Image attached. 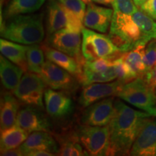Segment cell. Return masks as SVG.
<instances>
[{"mask_svg": "<svg viewBox=\"0 0 156 156\" xmlns=\"http://www.w3.org/2000/svg\"><path fill=\"white\" fill-rule=\"evenodd\" d=\"M108 36L125 53L156 39V21L142 9L132 15L114 11Z\"/></svg>", "mask_w": 156, "mask_h": 156, "instance_id": "1", "label": "cell"}, {"mask_svg": "<svg viewBox=\"0 0 156 156\" xmlns=\"http://www.w3.org/2000/svg\"><path fill=\"white\" fill-rule=\"evenodd\" d=\"M147 112L136 111L120 100L114 102V114L110 124L109 155H130L132 145L137 136Z\"/></svg>", "mask_w": 156, "mask_h": 156, "instance_id": "2", "label": "cell"}, {"mask_svg": "<svg viewBox=\"0 0 156 156\" xmlns=\"http://www.w3.org/2000/svg\"><path fill=\"white\" fill-rule=\"evenodd\" d=\"M143 78L147 85L154 90L156 87V64L146 73Z\"/></svg>", "mask_w": 156, "mask_h": 156, "instance_id": "34", "label": "cell"}, {"mask_svg": "<svg viewBox=\"0 0 156 156\" xmlns=\"http://www.w3.org/2000/svg\"><path fill=\"white\" fill-rule=\"evenodd\" d=\"M44 51L38 44L28 46L27 51V64L28 69L31 73L39 75L45 63Z\"/></svg>", "mask_w": 156, "mask_h": 156, "instance_id": "27", "label": "cell"}, {"mask_svg": "<svg viewBox=\"0 0 156 156\" xmlns=\"http://www.w3.org/2000/svg\"><path fill=\"white\" fill-rule=\"evenodd\" d=\"M149 117L145 118L142 122L130 155L156 156V122Z\"/></svg>", "mask_w": 156, "mask_h": 156, "instance_id": "10", "label": "cell"}, {"mask_svg": "<svg viewBox=\"0 0 156 156\" xmlns=\"http://www.w3.org/2000/svg\"><path fill=\"white\" fill-rule=\"evenodd\" d=\"M29 133L16 124L10 127L1 130V150L16 148L26 140Z\"/></svg>", "mask_w": 156, "mask_h": 156, "instance_id": "23", "label": "cell"}, {"mask_svg": "<svg viewBox=\"0 0 156 156\" xmlns=\"http://www.w3.org/2000/svg\"><path fill=\"white\" fill-rule=\"evenodd\" d=\"M113 14L112 9L90 3L85 11L83 25L88 29L106 33L112 23Z\"/></svg>", "mask_w": 156, "mask_h": 156, "instance_id": "16", "label": "cell"}, {"mask_svg": "<svg viewBox=\"0 0 156 156\" xmlns=\"http://www.w3.org/2000/svg\"><path fill=\"white\" fill-rule=\"evenodd\" d=\"M154 93H155V98H156V87L155 89H154Z\"/></svg>", "mask_w": 156, "mask_h": 156, "instance_id": "41", "label": "cell"}, {"mask_svg": "<svg viewBox=\"0 0 156 156\" xmlns=\"http://www.w3.org/2000/svg\"><path fill=\"white\" fill-rule=\"evenodd\" d=\"M46 0H1L4 5L3 15L5 20L18 15L30 14L38 10Z\"/></svg>", "mask_w": 156, "mask_h": 156, "instance_id": "19", "label": "cell"}, {"mask_svg": "<svg viewBox=\"0 0 156 156\" xmlns=\"http://www.w3.org/2000/svg\"><path fill=\"white\" fill-rule=\"evenodd\" d=\"M116 77L114 66L104 73H99L83 67V73L77 77L78 80L84 86L93 83H108L114 80Z\"/></svg>", "mask_w": 156, "mask_h": 156, "instance_id": "26", "label": "cell"}, {"mask_svg": "<svg viewBox=\"0 0 156 156\" xmlns=\"http://www.w3.org/2000/svg\"><path fill=\"white\" fill-rule=\"evenodd\" d=\"M42 14H23L5 20L1 27L2 38L19 44L33 45L44 40Z\"/></svg>", "mask_w": 156, "mask_h": 156, "instance_id": "3", "label": "cell"}, {"mask_svg": "<svg viewBox=\"0 0 156 156\" xmlns=\"http://www.w3.org/2000/svg\"><path fill=\"white\" fill-rule=\"evenodd\" d=\"M24 155L33 151H46L58 153V147L56 140L48 132H34L28 136L26 140L20 146Z\"/></svg>", "mask_w": 156, "mask_h": 156, "instance_id": "17", "label": "cell"}, {"mask_svg": "<svg viewBox=\"0 0 156 156\" xmlns=\"http://www.w3.org/2000/svg\"><path fill=\"white\" fill-rule=\"evenodd\" d=\"M46 83L38 74L26 73L21 78L13 94L18 100L28 106L44 109Z\"/></svg>", "mask_w": 156, "mask_h": 156, "instance_id": "7", "label": "cell"}, {"mask_svg": "<svg viewBox=\"0 0 156 156\" xmlns=\"http://www.w3.org/2000/svg\"><path fill=\"white\" fill-rule=\"evenodd\" d=\"M112 7L114 12L126 15H132L138 10L133 0H115Z\"/></svg>", "mask_w": 156, "mask_h": 156, "instance_id": "31", "label": "cell"}, {"mask_svg": "<svg viewBox=\"0 0 156 156\" xmlns=\"http://www.w3.org/2000/svg\"><path fill=\"white\" fill-rule=\"evenodd\" d=\"M66 8L77 15L83 23L84 16L86 11V4L82 0H58Z\"/></svg>", "mask_w": 156, "mask_h": 156, "instance_id": "29", "label": "cell"}, {"mask_svg": "<svg viewBox=\"0 0 156 156\" xmlns=\"http://www.w3.org/2000/svg\"><path fill=\"white\" fill-rule=\"evenodd\" d=\"M83 23L77 15L66 8L58 0H49L47 5L46 29L48 35L64 28L82 31Z\"/></svg>", "mask_w": 156, "mask_h": 156, "instance_id": "8", "label": "cell"}, {"mask_svg": "<svg viewBox=\"0 0 156 156\" xmlns=\"http://www.w3.org/2000/svg\"><path fill=\"white\" fill-rule=\"evenodd\" d=\"M114 68L116 77L124 84L129 83L138 77L122 56L114 59Z\"/></svg>", "mask_w": 156, "mask_h": 156, "instance_id": "28", "label": "cell"}, {"mask_svg": "<svg viewBox=\"0 0 156 156\" xmlns=\"http://www.w3.org/2000/svg\"><path fill=\"white\" fill-rule=\"evenodd\" d=\"M113 66H114V60L113 59L100 58L93 60V61H87L86 60L83 67H85L95 72L104 73V72L108 71L109 69H111Z\"/></svg>", "mask_w": 156, "mask_h": 156, "instance_id": "30", "label": "cell"}, {"mask_svg": "<svg viewBox=\"0 0 156 156\" xmlns=\"http://www.w3.org/2000/svg\"><path fill=\"white\" fill-rule=\"evenodd\" d=\"M44 103L48 114L54 118H62L70 114L73 102L69 95L62 91L47 89L45 91Z\"/></svg>", "mask_w": 156, "mask_h": 156, "instance_id": "15", "label": "cell"}, {"mask_svg": "<svg viewBox=\"0 0 156 156\" xmlns=\"http://www.w3.org/2000/svg\"><path fill=\"white\" fill-rule=\"evenodd\" d=\"M124 83L120 80L98 83L85 85L79 97V103L84 108L106 98L117 95Z\"/></svg>", "mask_w": 156, "mask_h": 156, "instance_id": "12", "label": "cell"}, {"mask_svg": "<svg viewBox=\"0 0 156 156\" xmlns=\"http://www.w3.org/2000/svg\"><path fill=\"white\" fill-rule=\"evenodd\" d=\"M20 106V101L10 93H5L1 100V130L10 127L16 123Z\"/></svg>", "mask_w": 156, "mask_h": 156, "instance_id": "21", "label": "cell"}, {"mask_svg": "<svg viewBox=\"0 0 156 156\" xmlns=\"http://www.w3.org/2000/svg\"><path fill=\"white\" fill-rule=\"evenodd\" d=\"M117 96L136 108L147 112L156 104L154 90L143 77H137L124 84Z\"/></svg>", "mask_w": 156, "mask_h": 156, "instance_id": "6", "label": "cell"}, {"mask_svg": "<svg viewBox=\"0 0 156 156\" xmlns=\"http://www.w3.org/2000/svg\"><path fill=\"white\" fill-rule=\"evenodd\" d=\"M55 154L51 153V152L46 151H42V150H38V151H33L29 152L26 155L28 156H52Z\"/></svg>", "mask_w": 156, "mask_h": 156, "instance_id": "36", "label": "cell"}, {"mask_svg": "<svg viewBox=\"0 0 156 156\" xmlns=\"http://www.w3.org/2000/svg\"><path fill=\"white\" fill-rule=\"evenodd\" d=\"M140 8L156 20V0H147Z\"/></svg>", "mask_w": 156, "mask_h": 156, "instance_id": "33", "label": "cell"}, {"mask_svg": "<svg viewBox=\"0 0 156 156\" xmlns=\"http://www.w3.org/2000/svg\"><path fill=\"white\" fill-rule=\"evenodd\" d=\"M23 69L14 64L2 54L0 57V75L3 86L9 90H14L23 75Z\"/></svg>", "mask_w": 156, "mask_h": 156, "instance_id": "22", "label": "cell"}, {"mask_svg": "<svg viewBox=\"0 0 156 156\" xmlns=\"http://www.w3.org/2000/svg\"><path fill=\"white\" fill-rule=\"evenodd\" d=\"M114 114V98H106L90 105L83 113L81 122L83 124L90 126H108Z\"/></svg>", "mask_w": 156, "mask_h": 156, "instance_id": "11", "label": "cell"}, {"mask_svg": "<svg viewBox=\"0 0 156 156\" xmlns=\"http://www.w3.org/2000/svg\"><path fill=\"white\" fill-rule=\"evenodd\" d=\"M145 46H140L128 52L123 53L122 56L138 77H144L147 73L145 62Z\"/></svg>", "mask_w": 156, "mask_h": 156, "instance_id": "25", "label": "cell"}, {"mask_svg": "<svg viewBox=\"0 0 156 156\" xmlns=\"http://www.w3.org/2000/svg\"><path fill=\"white\" fill-rule=\"evenodd\" d=\"M28 46L16 44L5 38L0 40V51L4 56L10 60L23 69L25 73L28 71L27 64V51Z\"/></svg>", "mask_w": 156, "mask_h": 156, "instance_id": "20", "label": "cell"}, {"mask_svg": "<svg viewBox=\"0 0 156 156\" xmlns=\"http://www.w3.org/2000/svg\"><path fill=\"white\" fill-rule=\"evenodd\" d=\"M82 1L83 2H85V4H87V5H88V4H90V3H91V0H82Z\"/></svg>", "mask_w": 156, "mask_h": 156, "instance_id": "40", "label": "cell"}, {"mask_svg": "<svg viewBox=\"0 0 156 156\" xmlns=\"http://www.w3.org/2000/svg\"><path fill=\"white\" fill-rule=\"evenodd\" d=\"M133 1L134 4L136 5V7H140L145 2H147V0H133Z\"/></svg>", "mask_w": 156, "mask_h": 156, "instance_id": "39", "label": "cell"}, {"mask_svg": "<svg viewBox=\"0 0 156 156\" xmlns=\"http://www.w3.org/2000/svg\"><path fill=\"white\" fill-rule=\"evenodd\" d=\"M77 134L82 145L90 155H109L110 130L109 126H90L82 124Z\"/></svg>", "mask_w": 156, "mask_h": 156, "instance_id": "5", "label": "cell"}, {"mask_svg": "<svg viewBox=\"0 0 156 156\" xmlns=\"http://www.w3.org/2000/svg\"><path fill=\"white\" fill-rule=\"evenodd\" d=\"M82 31L64 28L49 35L48 44L51 47L73 56L82 65L86 62L82 53Z\"/></svg>", "mask_w": 156, "mask_h": 156, "instance_id": "9", "label": "cell"}, {"mask_svg": "<svg viewBox=\"0 0 156 156\" xmlns=\"http://www.w3.org/2000/svg\"><path fill=\"white\" fill-rule=\"evenodd\" d=\"M2 156H22L24 155L20 147L12 148V149L1 150Z\"/></svg>", "mask_w": 156, "mask_h": 156, "instance_id": "35", "label": "cell"}, {"mask_svg": "<svg viewBox=\"0 0 156 156\" xmlns=\"http://www.w3.org/2000/svg\"><path fill=\"white\" fill-rule=\"evenodd\" d=\"M46 58L60 67L67 70L68 73L78 77L83 73V65L78 62L73 56L60 51L50 46H42Z\"/></svg>", "mask_w": 156, "mask_h": 156, "instance_id": "18", "label": "cell"}, {"mask_svg": "<svg viewBox=\"0 0 156 156\" xmlns=\"http://www.w3.org/2000/svg\"><path fill=\"white\" fill-rule=\"evenodd\" d=\"M82 53L87 61H93L100 58L114 60L123 54L108 36L84 28L82 29Z\"/></svg>", "mask_w": 156, "mask_h": 156, "instance_id": "4", "label": "cell"}, {"mask_svg": "<svg viewBox=\"0 0 156 156\" xmlns=\"http://www.w3.org/2000/svg\"><path fill=\"white\" fill-rule=\"evenodd\" d=\"M38 75L47 86L54 90H69L75 85L71 74L48 59L45 62Z\"/></svg>", "mask_w": 156, "mask_h": 156, "instance_id": "13", "label": "cell"}, {"mask_svg": "<svg viewBox=\"0 0 156 156\" xmlns=\"http://www.w3.org/2000/svg\"><path fill=\"white\" fill-rule=\"evenodd\" d=\"M146 112H147L148 114L151 115V116H152L156 117V107L154 106V107H153V108H150L149 110Z\"/></svg>", "mask_w": 156, "mask_h": 156, "instance_id": "38", "label": "cell"}, {"mask_svg": "<svg viewBox=\"0 0 156 156\" xmlns=\"http://www.w3.org/2000/svg\"><path fill=\"white\" fill-rule=\"evenodd\" d=\"M145 62L147 72L156 64V41L152 40L145 49Z\"/></svg>", "mask_w": 156, "mask_h": 156, "instance_id": "32", "label": "cell"}, {"mask_svg": "<svg viewBox=\"0 0 156 156\" xmlns=\"http://www.w3.org/2000/svg\"><path fill=\"white\" fill-rule=\"evenodd\" d=\"M38 107L26 106L19 111L15 124L29 134L34 132H50L49 121Z\"/></svg>", "mask_w": 156, "mask_h": 156, "instance_id": "14", "label": "cell"}, {"mask_svg": "<svg viewBox=\"0 0 156 156\" xmlns=\"http://www.w3.org/2000/svg\"><path fill=\"white\" fill-rule=\"evenodd\" d=\"M92 2H94L95 3L100 4L103 5H113L115 0H91Z\"/></svg>", "mask_w": 156, "mask_h": 156, "instance_id": "37", "label": "cell"}, {"mask_svg": "<svg viewBox=\"0 0 156 156\" xmlns=\"http://www.w3.org/2000/svg\"><path fill=\"white\" fill-rule=\"evenodd\" d=\"M58 155L63 156H81L85 155L82 147L77 133L67 132L63 135L58 136Z\"/></svg>", "mask_w": 156, "mask_h": 156, "instance_id": "24", "label": "cell"}]
</instances>
